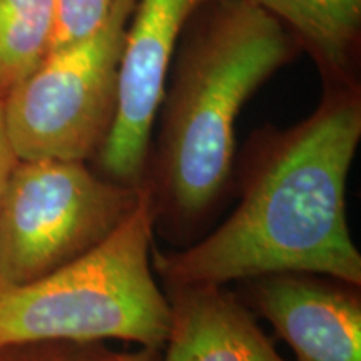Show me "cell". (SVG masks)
I'll return each instance as SVG.
<instances>
[{"label":"cell","mask_w":361,"mask_h":361,"mask_svg":"<svg viewBox=\"0 0 361 361\" xmlns=\"http://www.w3.org/2000/svg\"><path fill=\"white\" fill-rule=\"evenodd\" d=\"M361 141V84L323 85L316 109L266 124L234 159L239 204L213 233L178 251L152 246L162 284H228L313 273L361 286V252L346 216V183Z\"/></svg>","instance_id":"6da1fadb"},{"label":"cell","mask_w":361,"mask_h":361,"mask_svg":"<svg viewBox=\"0 0 361 361\" xmlns=\"http://www.w3.org/2000/svg\"><path fill=\"white\" fill-rule=\"evenodd\" d=\"M303 54L278 17L250 0H218L176 47L144 186L154 229L189 246L233 189L236 121L256 90Z\"/></svg>","instance_id":"7a4b0ae2"},{"label":"cell","mask_w":361,"mask_h":361,"mask_svg":"<svg viewBox=\"0 0 361 361\" xmlns=\"http://www.w3.org/2000/svg\"><path fill=\"white\" fill-rule=\"evenodd\" d=\"M154 233L142 186L135 209L92 251L29 283H0V346L119 340L162 350L171 308L151 264Z\"/></svg>","instance_id":"3957f363"},{"label":"cell","mask_w":361,"mask_h":361,"mask_svg":"<svg viewBox=\"0 0 361 361\" xmlns=\"http://www.w3.org/2000/svg\"><path fill=\"white\" fill-rule=\"evenodd\" d=\"M141 196L87 162L20 159L0 201V283H29L92 251Z\"/></svg>","instance_id":"277c9868"},{"label":"cell","mask_w":361,"mask_h":361,"mask_svg":"<svg viewBox=\"0 0 361 361\" xmlns=\"http://www.w3.org/2000/svg\"><path fill=\"white\" fill-rule=\"evenodd\" d=\"M135 0H116L89 37L56 49L6 94L19 159L92 162L117 112L119 71Z\"/></svg>","instance_id":"5b68a950"},{"label":"cell","mask_w":361,"mask_h":361,"mask_svg":"<svg viewBox=\"0 0 361 361\" xmlns=\"http://www.w3.org/2000/svg\"><path fill=\"white\" fill-rule=\"evenodd\" d=\"M218 0H135L119 71L114 124L94 169L104 178L142 188L166 80L188 22Z\"/></svg>","instance_id":"8992f818"},{"label":"cell","mask_w":361,"mask_h":361,"mask_svg":"<svg viewBox=\"0 0 361 361\" xmlns=\"http://www.w3.org/2000/svg\"><path fill=\"white\" fill-rule=\"evenodd\" d=\"M241 300L276 329L295 361H361L360 284L313 273L241 281Z\"/></svg>","instance_id":"52a82bcc"},{"label":"cell","mask_w":361,"mask_h":361,"mask_svg":"<svg viewBox=\"0 0 361 361\" xmlns=\"http://www.w3.org/2000/svg\"><path fill=\"white\" fill-rule=\"evenodd\" d=\"M171 326L161 361H286L224 284H164Z\"/></svg>","instance_id":"ba28073f"},{"label":"cell","mask_w":361,"mask_h":361,"mask_svg":"<svg viewBox=\"0 0 361 361\" xmlns=\"http://www.w3.org/2000/svg\"><path fill=\"white\" fill-rule=\"evenodd\" d=\"M278 17L319 72L323 85L360 82L361 0H250Z\"/></svg>","instance_id":"9c48e42d"},{"label":"cell","mask_w":361,"mask_h":361,"mask_svg":"<svg viewBox=\"0 0 361 361\" xmlns=\"http://www.w3.org/2000/svg\"><path fill=\"white\" fill-rule=\"evenodd\" d=\"M57 0H0V90L29 78L52 51Z\"/></svg>","instance_id":"30bf717a"},{"label":"cell","mask_w":361,"mask_h":361,"mask_svg":"<svg viewBox=\"0 0 361 361\" xmlns=\"http://www.w3.org/2000/svg\"><path fill=\"white\" fill-rule=\"evenodd\" d=\"M0 361H161V350H114L106 341H34L0 346Z\"/></svg>","instance_id":"8fae6325"},{"label":"cell","mask_w":361,"mask_h":361,"mask_svg":"<svg viewBox=\"0 0 361 361\" xmlns=\"http://www.w3.org/2000/svg\"><path fill=\"white\" fill-rule=\"evenodd\" d=\"M114 2L116 0H57V25L52 51L92 35L107 19Z\"/></svg>","instance_id":"7c38bea8"},{"label":"cell","mask_w":361,"mask_h":361,"mask_svg":"<svg viewBox=\"0 0 361 361\" xmlns=\"http://www.w3.org/2000/svg\"><path fill=\"white\" fill-rule=\"evenodd\" d=\"M16 149H13L11 134L7 128L6 117V94L0 90V201H2L4 191H6L12 171L19 162Z\"/></svg>","instance_id":"4fadbf2b"}]
</instances>
